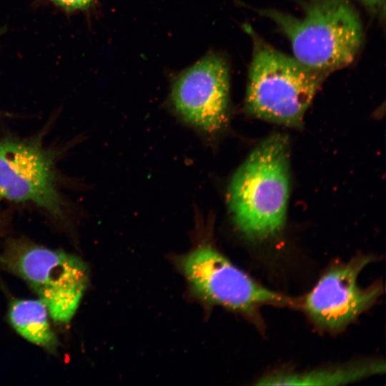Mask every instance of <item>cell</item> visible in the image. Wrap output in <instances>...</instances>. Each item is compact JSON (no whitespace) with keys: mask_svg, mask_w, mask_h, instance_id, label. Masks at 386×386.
Here are the masks:
<instances>
[{"mask_svg":"<svg viewBox=\"0 0 386 386\" xmlns=\"http://www.w3.org/2000/svg\"><path fill=\"white\" fill-rule=\"evenodd\" d=\"M385 365L380 360L352 363L336 368L317 370L302 373H277L260 379L262 385H338L352 382L384 372Z\"/></svg>","mask_w":386,"mask_h":386,"instance_id":"cell-9","label":"cell"},{"mask_svg":"<svg viewBox=\"0 0 386 386\" xmlns=\"http://www.w3.org/2000/svg\"><path fill=\"white\" fill-rule=\"evenodd\" d=\"M0 197L31 202L56 217L63 215L52 158L32 142L0 139Z\"/></svg>","mask_w":386,"mask_h":386,"instance_id":"cell-7","label":"cell"},{"mask_svg":"<svg viewBox=\"0 0 386 386\" xmlns=\"http://www.w3.org/2000/svg\"><path fill=\"white\" fill-rule=\"evenodd\" d=\"M66 13L89 10L97 0H46Z\"/></svg>","mask_w":386,"mask_h":386,"instance_id":"cell-11","label":"cell"},{"mask_svg":"<svg viewBox=\"0 0 386 386\" xmlns=\"http://www.w3.org/2000/svg\"><path fill=\"white\" fill-rule=\"evenodd\" d=\"M300 16L275 9L259 13L272 21L305 66L330 74L350 64L362 42L360 16L349 0H307Z\"/></svg>","mask_w":386,"mask_h":386,"instance_id":"cell-2","label":"cell"},{"mask_svg":"<svg viewBox=\"0 0 386 386\" xmlns=\"http://www.w3.org/2000/svg\"><path fill=\"white\" fill-rule=\"evenodd\" d=\"M180 265L198 295L254 319L264 305H297L293 299L257 282L210 247L192 251L181 259Z\"/></svg>","mask_w":386,"mask_h":386,"instance_id":"cell-5","label":"cell"},{"mask_svg":"<svg viewBox=\"0 0 386 386\" xmlns=\"http://www.w3.org/2000/svg\"><path fill=\"white\" fill-rule=\"evenodd\" d=\"M0 264L31 287L54 321L70 322L89 280L88 268L80 258L19 239L7 244Z\"/></svg>","mask_w":386,"mask_h":386,"instance_id":"cell-4","label":"cell"},{"mask_svg":"<svg viewBox=\"0 0 386 386\" xmlns=\"http://www.w3.org/2000/svg\"><path fill=\"white\" fill-rule=\"evenodd\" d=\"M370 12L375 14L384 15L385 0H359Z\"/></svg>","mask_w":386,"mask_h":386,"instance_id":"cell-12","label":"cell"},{"mask_svg":"<svg viewBox=\"0 0 386 386\" xmlns=\"http://www.w3.org/2000/svg\"><path fill=\"white\" fill-rule=\"evenodd\" d=\"M252 44L245 97L247 110L260 119L300 127L304 115L328 74L278 51L249 25Z\"/></svg>","mask_w":386,"mask_h":386,"instance_id":"cell-3","label":"cell"},{"mask_svg":"<svg viewBox=\"0 0 386 386\" xmlns=\"http://www.w3.org/2000/svg\"><path fill=\"white\" fill-rule=\"evenodd\" d=\"M372 260L370 256L360 255L322 276L301 303L317 325L340 330L374 305L381 295L380 284L363 288L357 282L361 271Z\"/></svg>","mask_w":386,"mask_h":386,"instance_id":"cell-6","label":"cell"},{"mask_svg":"<svg viewBox=\"0 0 386 386\" xmlns=\"http://www.w3.org/2000/svg\"><path fill=\"white\" fill-rule=\"evenodd\" d=\"M289 193V142L276 134L252 151L232 178L229 204L236 225L251 239L276 236L285 224Z\"/></svg>","mask_w":386,"mask_h":386,"instance_id":"cell-1","label":"cell"},{"mask_svg":"<svg viewBox=\"0 0 386 386\" xmlns=\"http://www.w3.org/2000/svg\"><path fill=\"white\" fill-rule=\"evenodd\" d=\"M49 314L39 300H14L9 309V320L13 328L29 342L55 352L59 340L49 323Z\"/></svg>","mask_w":386,"mask_h":386,"instance_id":"cell-10","label":"cell"},{"mask_svg":"<svg viewBox=\"0 0 386 386\" xmlns=\"http://www.w3.org/2000/svg\"><path fill=\"white\" fill-rule=\"evenodd\" d=\"M5 31H6V29L4 27H1L0 28V35L4 34Z\"/></svg>","mask_w":386,"mask_h":386,"instance_id":"cell-13","label":"cell"},{"mask_svg":"<svg viewBox=\"0 0 386 386\" xmlns=\"http://www.w3.org/2000/svg\"><path fill=\"white\" fill-rule=\"evenodd\" d=\"M170 99L188 122L207 132L226 124L229 99V69L218 54H209L174 79Z\"/></svg>","mask_w":386,"mask_h":386,"instance_id":"cell-8","label":"cell"}]
</instances>
